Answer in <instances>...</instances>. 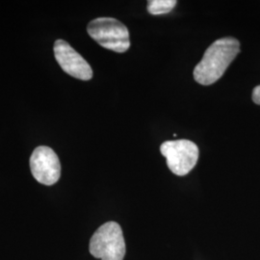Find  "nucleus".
<instances>
[{"label": "nucleus", "instance_id": "f257e3e1", "mask_svg": "<svg viewBox=\"0 0 260 260\" xmlns=\"http://www.w3.org/2000/svg\"><path fill=\"white\" fill-rule=\"evenodd\" d=\"M239 51L240 43L234 38H222L215 41L196 66L193 73L196 81L205 86L218 81Z\"/></svg>", "mask_w": 260, "mask_h": 260}, {"label": "nucleus", "instance_id": "f03ea898", "mask_svg": "<svg viewBox=\"0 0 260 260\" xmlns=\"http://www.w3.org/2000/svg\"><path fill=\"white\" fill-rule=\"evenodd\" d=\"M90 253L102 260H123L125 241L119 223L108 222L93 233L90 240Z\"/></svg>", "mask_w": 260, "mask_h": 260}, {"label": "nucleus", "instance_id": "7ed1b4c3", "mask_svg": "<svg viewBox=\"0 0 260 260\" xmlns=\"http://www.w3.org/2000/svg\"><path fill=\"white\" fill-rule=\"evenodd\" d=\"M87 31L90 37L106 49L122 53L129 48L128 29L118 19L113 18L93 19L88 24Z\"/></svg>", "mask_w": 260, "mask_h": 260}, {"label": "nucleus", "instance_id": "20e7f679", "mask_svg": "<svg viewBox=\"0 0 260 260\" xmlns=\"http://www.w3.org/2000/svg\"><path fill=\"white\" fill-rule=\"evenodd\" d=\"M160 151L166 157L169 169L180 177L190 173L199 159V148L189 140L167 141L161 145Z\"/></svg>", "mask_w": 260, "mask_h": 260}, {"label": "nucleus", "instance_id": "39448f33", "mask_svg": "<svg viewBox=\"0 0 260 260\" xmlns=\"http://www.w3.org/2000/svg\"><path fill=\"white\" fill-rule=\"evenodd\" d=\"M30 169L38 182L53 185L61 177V164L55 151L46 146L38 147L30 157Z\"/></svg>", "mask_w": 260, "mask_h": 260}, {"label": "nucleus", "instance_id": "423d86ee", "mask_svg": "<svg viewBox=\"0 0 260 260\" xmlns=\"http://www.w3.org/2000/svg\"><path fill=\"white\" fill-rule=\"evenodd\" d=\"M54 55L58 64L66 74L84 81L90 80L93 77L91 66L64 40L56 41Z\"/></svg>", "mask_w": 260, "mask_h": 260}, {"label": "nucleus", "instance_id": "0eeeda50", "mask_svg": "<svg viewBox=\"0 0 260 260\" xmlns=\"http://www.w3.org/2000/svg\"><path fill=\"white\" fill-rule=\"evenodd\" d=\"M176 0H149L148 11L151 15H163L171 12L177 5Z\"/></svg>", "mask_w": 260, "mask_h": 260}, {"label": "nucleus", "instance_id": "6e6552de", "mask_svg": "<svg viewBox=\"0 0 260 260\" xmlns=\"http://www.w3.org/2000/svg\"><path fill=\"white\" fill-rule=\"evenodd\" d=\"M252 101H253V103L260 105V85L253 89Z\"/></svg>", "mask_w": 260, "mask_h": 260}]
</instances>
